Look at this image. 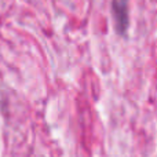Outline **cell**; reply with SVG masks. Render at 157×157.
Here are the masks:
<instances>
[{"label":"cell","mask_w":157,"mask_h":157,"mask_svg":"<svg viewBox=\"0 0 157 157\" xmlns=\"http://www.w3.org/2000/svg\"><path fill=\"white\" fill-rule=\"evenodd\" d=\"M112 17H113L114 30L119 36H127L130 26V11L128 0H112Z\"/></svg>","instance_id":"6da1fadb"}]
</instances>
